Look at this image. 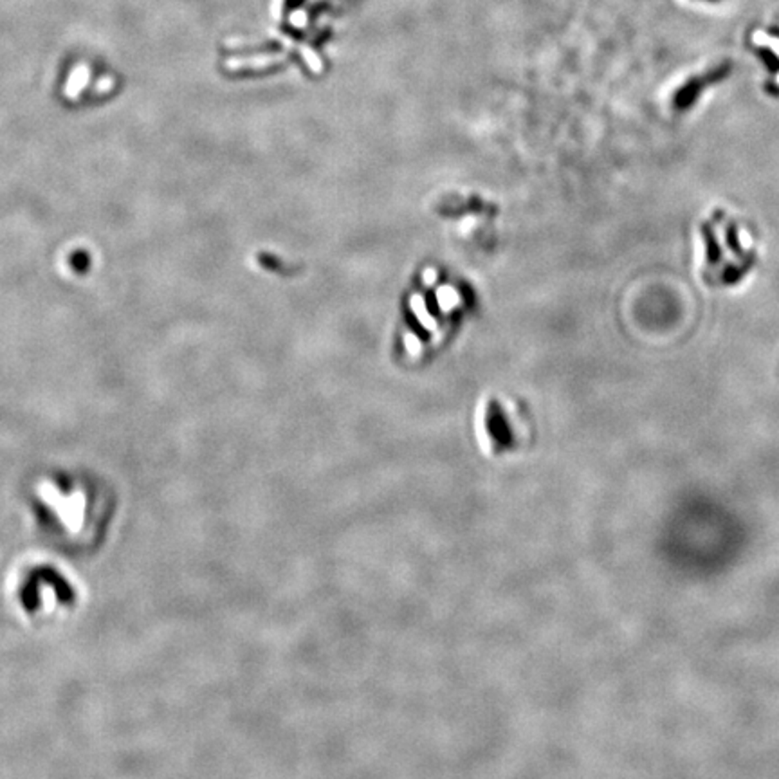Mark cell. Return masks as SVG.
Masks as SVG:
<instances>
[{
	"label": "cell",
	"instance_id": "1",
	"mask_svg": "<svg viewBox=\"0 0 779 779\" xmlns=\"http://www.w3.org/2000/svg\"><path fill=\"white\" fill-rule=\"evenodd\" d=\"M284 53L280 54H257V56H248V58H231L225 62V69L230 71H240V69H266L276 63L285 62Z\"/></svg>",
	"mask_w": 779,
	"mask_h": 779
},
{
	"label": "cell",
	"instance_id": "2",
	"mask_svg": "<svg viewBox=\"0 0 779 779\" xmlns=\"http://www.w3.org/2000/svg\"><path fill=\"white\" fill-rule=\"evenodd\" d=\"M87 80H89V67L85 65H78L76 71L71 74V80L67 83V96L69 98H76L80 94V90L85 87Z\"/></svg>",
	"mask_w": 779,
	"mask_h": 779
},
{
	"label": "cell",
	"instance_id": "3",
	"mask_svg": "<svg viewBox=\"0 0 779 779\" xmlns=\"http://www.w3.org/2000/svg\"><path fill=\"white\" fill-rule=\"evenodd\" d=\"M300 53H302L303 60L307 62V65H309V69H311L314 74H321L323 72V63H321L320 56L314 53V51L311 49V47H307V45H302L300 47Z\"/></svg>",
	"mask_w": 779,
	"mask_h": 779
}]
</instances>
